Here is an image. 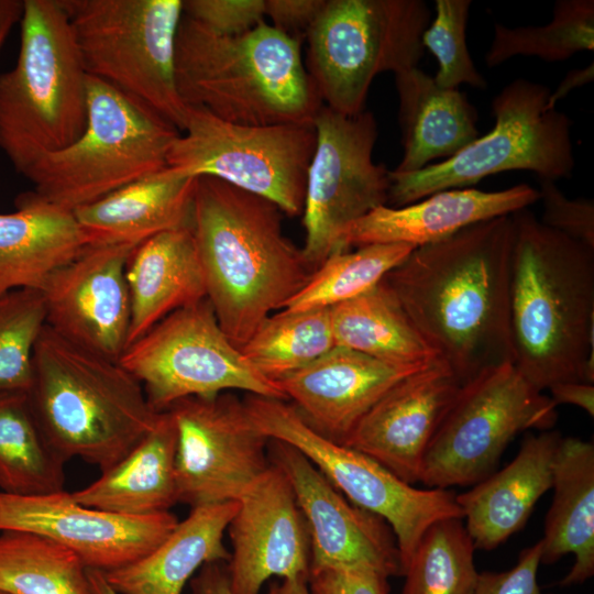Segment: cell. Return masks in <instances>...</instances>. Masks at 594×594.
Instances as JSON below:
<instances>
[{
    "mask_svg": "<svg viewBox=\"0 0 594 594\" xmlns=\"http://www.w3.org/2000/svg\"><path fill=\"white\" fill-rule=\"evenodd\" d=\"M512 215L418 246L382 280L462 384L514 364L510 330Z\"/></svg>",
    "mask_w": 594,
    "mask_h": 594,
    "instance_id": "6da1fadb",
    "label": "cell"
},
{
    "mask_svg": "<svg viewBox=\"0 0 594 594\" xmlns=\"http://www.w3.org/2000/svg\"><path fill=\"white\" fill-rule=\"evenodd\" d=\"M283 215L263 197L213 177H196L190 226L207 299L239 349L315 271L284 234Z\"/></svg>",
    "mask_w": 594,
    "mask_h": 594,
    "instance_id": "7a4b0ae2",
    "label": "cell"
},
{
    "mask_svg": "<svg viewBox=\"0 0 594 594\" xmlns=\"http://www.w3.org/2000/svg\"><path fill=\"white\" fill-rule=\"evenodd\" d=\"M510 330L514 365L537 391L594 383V249L512 213Z\"/></svg>",
    "mask_w": 594,
    "mask_h": 594,
    "instance_id": "3957f363",
    "label": "cell"
},
{
    "mask_svg": "<svg viewBox=\"0 0 594 594\" xmlns=\"http://www.w3.org/2000/svg\"><path fill=\"white\" fill-rule=\"evenodd\" d=\"M302 43L265 20L228 36L183 15L175 51L178 94L186 106L231 123L314 125L323 103Z\"/></svg>",
    "mask_w": 594,
    "mask_h": 594,
    "instance_id": "277c9868",
    "label": "cell"
},
{
    "mask_svg": "<svg viewBox=\"0 0 594 594\" xmlns=\"http://www.w3.org/2000/svg\"><path fill=\"white\" fill-rule=\"evenodd\" d=\"M28 398L53 448L66 461L79 458L101 472L125 457L160 415L119 360L70 342L47 326L34 348Z\"/></svg>",
    "mask_w": 594,
    "mask_h": 594,
    "instance_id": "5b68a950",
    "label": "cell"
},
{
    "mask_svg": "<svg viewBox=\"0 0 594 594\" xmlns=\"http://www.w3.org/2000/svg\"><path fill=\"white\" fill-rule=\"evenodd\" d=\"M15 66L0 74V151L24 175L87 123V76L61 0H24Z\"/></svg>",
    "mask_w": 594,
    "mask_h": 594,
    "instance_id": "8992f818",
    "label": "cell"
},
{
    "mask_svg": "<svg viewBox=\"0 0 594 594\" xmlns=\"http://www.w3.org/2000/svg\"><path fill=\"white\" fill-rule=\"evenodd\" d=\"M180 132L146 105L87 76V123L70 145L23 175L47 202L74 211L167 167Z\"/></svg>",
    "mask_w": 594,
    "mask_h": 594,
    "instance_id": "52a82bcc",
    "label": "cell"
},
{
    "mask_svg": "<svg viewBox=\"0 0 594 594\" xmlns=\"http://www.w3.org/2000/svg\"><path fill=\"white\" fill-rule=\"evenodd\" d=\"M549 87L524 78L507 84L492 100L494 128L454 156L417 172L389 170L387 206L402 207L438 191L469 188L483 178L529 170L557 180L573 175L572 121L548 106Z\"/></svg>",
    "mask_w": 594,
    "mask_h": 594,
    "instance_id": "ba28073f",
    "label": "cell"
},
{
    "mask_svg": "<svg viewBox=\"0 0 594 594\" xmlns=\"http://www.w3.org/2000/svg\"><path fill=\"white\" fill-rule=\"evenodd\" d=\"M430 19L422 0H326L304 41L322 103L345 116L363 112L378 74L418 67Z\"/></svg>",
    "mask_w": 594,
    "mask_h": 594,
    "instance_id": "9c48e42d",
    "label": "cell"
},
{
    "mask_svg": "<svg viewBox=\"0 0 594 594\" xmlns=\"http://www.w3.org/2000/svg\"><path fill=\"white\" fill-rule=\"evenodd\" d=\"M88 75L184 131L188 106L175 78L183 0H61Z\"/></svg>",
    "mask_w": 594,
    "mask_h": 594,
    "instance_id": "30bf717a",
    "label": "cell"
},
{
    "mask_svg": "<svg viewBox=\"0 0 594 594\" xmlns=\"http://www.w3.org/2000/svg\"><path fill=\"white\" fill-rule=\"evenodd\" d=\"M243 403L262 433L295 447L345 498L389 525L403 573L431 525L447 518L463 519L454 492L414 487L364 453L316 431L288 402L246 394Z\"/></svg>",
    "mask_w": 594,
    "mask_h": 594,
    "instance_id": "8fae6325",
    "label": "cell"
},
{
    "mask_svg": "<svg viewBox=\"0 0 594 594\" xmlns=\"http://www.w3.org/2000/svg\"><path fill=\"white\" fill-rule=\"evenodd\" d=\"M314 125H244L188 107L184 131L167 154V168L226 182L275 204L284 215L304 210Z\"/></svg>",
    "mask_w": 594,
    "mask_h": 594,
    "instance_id": "7c38bea8",
    "label": "cell"
},
{
    "mask_svg": "<svg viewBox=\"0 0 594 594\" xmlns=\"http://www.w3.org/2000/svg\"><path fill=\"white\" fill-rule=\"evenodd\" d=\"M556 407L513 363L482 372L462 385L437 429L419 482L444 490L479 483L494 472L519 432L552 428Z\"/></svg>",
    "mask_w": 594,
    "mask_h": 594,
    "instance_id": "4fadbf2b",
    "label": "cell"
},
{
    "mask_svg": "<svg viewBox=\"0 0 594 594\" xmlns=\"http://www.w3.org/2000/svg\"><path fill=\"white\" fill-rule=\"evenodd\" d=\"M119 362L157 413L187 397L233 391L288 402L227 337L207 298L165 317L129 344Z\"/></svg>",
    "mask_w": 594,
    "mask_h": 594,
    "instance_id": "5bb4252c",
    "label": "cell"
},
{
    "mask_svg": "<svg viewBox=\"0 0 594 594\" xmlns=\"http://www.w3.org/2000/svg\"><path fill=\"white\" fill-rule=\"evenodd\" d=\"M312 124L316 147L307 174L301 250L317 270L348 224L387 205L391 182L389 169L373 161L378 128L371 111L345 116L322 105Z\"/></svg>",
    "mask_w": 594,
    "mask_h": 594,
    "instance_id": "9a60e30c",
    "label": "cell"
},
{
    "mask_svg": "<svg viewBox=\"0 0 594 594\" xmlns=\"http://www.w3.org/2000/svg\"><path fill=\"white\" fill-rule=\"evenodd\" d=\"M166 410L177 429L178 503L193 508L238 501L270 468V439L233 392L187 397Z\"/></svg>",
    "mask_w": 594,
    "mask_h": 594,
    "instance_id": "2e32d148",
    "label": "cell"
},
{
    "mask_svg": "<svg viewBox=\"0 0 594 594\" xmlns=\"http://www.w3.org/2000/svg\"><path fill=\"white\" fill-rule=\"evenodd\" d=\"M270 463L288 480L310 540V570L364 568L403 575L389 525L345 498L295 447L270 439Z\"/></svg>",
    "mask_w": 594,
    "mask_h": 594,
    "instance_id": "e0dca14e",
    "label": "cell"
},
{
    "mask_svg": "<svg viewBox=\"0 0 594 594\" xmlns=\"http://www.w3.org/2000/svg\"><path fill=\"white\" fill-rule=\"evenodd\" d=\"M177 522L170 512L131 517L86 507L65 490L36 495L0 491V532L45 537L76 553L87 569L102 572L146 556Z\"/></svg>",
    "mask_w": 594,
    "mask_h": 594,
    "instance_id": "ac0fdd59",
    "label": "cell"
},
{
    "mask_svg": "<svg viewBox=\"0 0 594 594\" xmlns=\"http://www.w3.org/2000/svg\"><path fill=\"white\" fill-rule=\"evenodd\" d=\"M135 246L88 245L54 271L41 289L46 326L70 342L119 360L131 319L125 264Z\"/></svg>",
    "mask_w": 594,
    "mask_h": 594,
    "instance_id": "d6986e66",
    "label": "cell"
},
{
    "mask_svg": "<svg viewBox=\"0 0 594 594\" xmlns=\"http://www.w3.org/2000/svg\"><path fill=\"white\" fill-rule=\"evenodd\" d=\"M238 502L227 528L232 544L227 562L232 593L260 594L273 576L308 581L309 535L284 473L271 464Z\"/></svg>",
    "mask_w": 594,
    "mask_h": 594,
    "instance_id": "ffe728a7",
    "label": "cell"
},
{
    "mask_svg": "<svg viewBox=\"0 0 594 594\" xmlns=\"http://www.w3.org/2000/svg\"><path fill=\"white\" fill-rule=\"evenodd\" d=\"M462 385L451 369L437 359L389 388L343 444L414 485L420 480L428 446Z\"/></svg>",
    "mask_w": 594,
    "mask_h": 594,
    "instance_id": "44dd1931",
    "label": "cell"
},
{
    "mask_svg": "<svg viewBox=\"0 0 594 594\" xmlns=\"http://www.w3.org/2000/svg\"><path fill=\"white\" fill-rule=\"evenodd\" d=\"M427 365L391 364L334 346L277 384L310 427L343 444L362 417L389 388Z\"/></svg>",
    "mask_w": 594,
    "mask_h": 594,
    "instance_id": "7402d4cb",
    "label": "cell"
},
{
    "mask_svg": "<svg viewBox=\"0 0 594 594\" xmlns=\"http://www.w3.org/2000/svg\"><path fill=\"white\" fill-rule=\"evenodd\" d=\"M538 200V189L519 184L497 191L448 189L402 207L380 206L348 224L339 233L333 252L374 243L422 246L470 224L512 215Z\"/></svg>",
    "mask_w": 594,
    "mask_h": 594,
    "instance_id": "603a6c76",
    "label": "cell"
},
{
    "mask_svg": "<svg viewBox=\"0 0 594 594\" xmlns=\"http://www.w3.org/2000/svg\"><path fill=\"white\" fill-rule=\"evenodd\" d=\"M560 439L556 430L526 435L510 463L457 494L475 549L492 550L526 525L539 498L552 486Z\"/></svg>",
    "mask_w": 594,
    "mask_h": 594,
    "instance_id": "cb8c5ba5",
    "label": "cell"
},
{
    "mask_svg": "<svg viewBox=\"0 0 594 594\" xmlns=\"http://www.w3.org/2000/svg\"><path fill=\"white\" fill-rule=\"evenodd\" d=\"M196 177L167 167L73 211L88 245H138L189 226Z\"/></svg>",
    "mask_w": 594,
    "mask_h": 594,
    "instance_id": "d4e9b609",
    "label": "cell"
},
{
    "mask_svg": "<svg viewBox=\"0 0 594 594\" xmlns=\"http://www.w3.org/2000/svg\"><path fill=\"white\" fill-rule=\"evenodd\" d=\"M125 279L131 304L128 346L172 312L207 298L191 226L138 244L128 257Z\"/></svg>",
    "mask_w": 594,
    "mask_h": 594,
    "instance_id": "484cf974",
    "label": "cell"
},
{
    "mask_svg": "<svg viewBox=\"0 0 594 594\" xmlns=\"http://www.w3.org/2000/svg\"><path fill=\"white\" fill-rule=\"evenodd\" d=\"M15 207L0 213V295L41 290L54 271L88 246L72 211L33 190L18 196Z\"/></svg>",
    "mask_w": 594,
    "mask_h": 594,
    "instance_id": "4316f807",
    "label": "cell"
},
{
    "mask_svg": "<svg viewBox=\"0 0 594 594\" xmlns=\"http://www.w3.org/2000/svg\"><path fill=\"white\" fill-rule=\"evenodd\" d=\"M238 501L193 507L170 534L146 556L103 572L119 594H182L195 572L210 562H228L223 535Z\"/></svg>",
    "mask_w": 594,
    "mask_h": 594,
    "instance_id": "83f0119b",
    "label": "cell"
},
{
    "mask_svg": "<svg viewBox=\"0 0 594 594\" xmlns=\"http://www.w3.org/2000/svg\"><path fill=\"white\" fill-rule=\"evenodd\" d=\"M176 449L175 421L168 410L161 411L154 427L125 457L70 494L86 507L124 516L169 512L178 503Z\"/></svg>",
    "mask_w": 594,
    "mask_h": 594,
    "instance_id": "f1b7e54d",
    "label": "cell"
},
{
    "mask_svg": "<svg viewBox=\"0 0 594 594\" xmlns=\"http://www.w3.org/2000/svg\"><path fill=\"white\" fill-rule=\"evenodd\" d=\"M403 157L397 173L417 172L448 160L480 136L477 112L457 89L440 88L418 67L395 74Z\"/></svg>",
    "mask_w": 594,
    "mask_h": 594,
    "instance_id": "f546056e",
    "label": "cell"
},
{
    "mask_svg": "<svg viewBox=\"0 0 594 594\" xmlns=\"http://www.w3.org/2000/svg\"><path fill=\"white\" fill-rule=\"evenodd\" d=\"M552 504L540 539L541 563L573 553L575 562L560 584H581L594 574V444L561 437L552 468Z\"/></svg>",
    "mask_w": 594,
    "mask_h": 594,
    "instance_id": "4dcf8cb0",
    "label": "cell"
},
{
    "mask_svg": "<svg viewBox=\"0 0 594 594\" xmlns=\"http://www.w3.org/2000/svg\"><path fill=\"white\" fill-rule=\"evenodd\" d=\"M330 319L336 346L397 365H426L439 359L383 280L331 307Z\"/></svg>",
    "mask_w": 594,
    "mask_h": 594,
    "instance_id": "1f68e13d",
    "label": "cell"
},
{
    "mask_svg": "<svg viewBox=\"0 0 594 594\" xmlns=\"http://www.w3.org/2000/svg\"><path fill=\"white\" fill-rule=\"evenodd\" d=\"M65 463L43 433L28 394L0 395V491L15 495L63 491Z\"/></svg>",
    "mask_w": 594,
    "mask_h": 594,
    "instance_id": "d6a6232c",
    "label": "cell"
},
{
    "mask_svg": "<svg viewBox=\"0 0 594 594\" xmlns=\"http://www.w3.org/2000/svg\"><path fill=\"white\" fill-rule=\"evenodd\" d=\"M334 346L330 308L280 309L266 317L240 350L260 374L277 383Z\"/></svg>",
    "mask_w": 594,
    "mask_h": 594,
    "instance_id": "836d02e7",
    "label": "cell"
},
{
    "mask_svg": "<svg viewBox=\"0 0 594 594\" xmlns=\"http://www.w3.org/2000/svg\"><path fill=\"white\" fill-rule=\"evenodd\" d=\"M0 588L11 594H95L76 553L24 531L0 532Z\"/></svg>",
    "mask_w": 594,
    "mask_h": 594,
    "instance_id": "e575fe53",
    "label": "cell"
},
{
    "mask_svg": "<svg viewBox=\"0 0 594 594\" xmlns=\"http://www.w3.org/2000/svg\"><path fill=\"white\" fill-rule=\"evenodd\" d=\"M414 249L405 243H374L334 251L283 309L331 308L350 300L377 285Z\"/></svg>",
    "mask_w": 594,
    "mask_h": 594,
    "instance_id": "d590c367",
    "label": "cell"
},
{
    "mask_svg": "<svg viewBox=\"0 0 594 594\" xmlns=\"http://www.w3.org/2000/svg\"><path fill=\"white\" fill-rule=\"evenodd\" d=\"M593 50L594 1L557 0L552 20L546 25L507 28L494 23L493 40L484 59L493 68L517 55L561 62L578 52Z\"/></svg>",
    "mask_w": 594,
    "mask_h": 594,
    "instance_id": "8d00e7d4",
    "label": "cell"
},
{
    "mask_svg": "<svg viewBox=\"0 0 594 594\" xmlns=\"http://www.w3.org/2000/svg\"><path fill=\"white\" fill-rule=\"evenodd\" d=\"M462 520L442 519L426 530L404 570L402 594H474L475 547Z\"/></svg>",
    "mask_w": 594,
    "mask_h": 594,
    "instance_id": "74e56055",
    "label": "cell"
},
{
    "mask_svg": "<svg viewBox=\"0 0 594 594\" xmlns=\"http://www.w3.org/2000/svg\"><path fill=\"white\" fill-rule=\"evenodd\" d=\"M45 326L41 290L23 288L0 295V395L29 393L34 348Z\"/></svg>",
    "mask_w": 594,
    "mask_h": 594,
    "instance_id": "f35d334b",
    "label": "cell"
},
{
    "mask_svg": "<svg viewBox=\"0 0 594 594\" xmlns=\"http://www.w3.org/2000/svg\"><path fill=\"white\" fill-rule=\"evenodd\" d=\"M471 0H436V16L422 34V45L438 62L433 77L440 88L457 89L466 84L485 89L486 79L476 69L466 44Z\"/></svg>",
    "mask_w": 594,
    "mask_h": 594,
    "instance_id": "ab89813d",
    "label": "cell"
},
{
    "mask_svg": "<svg viewBox=\"0 0 594 594\" xmlns=\"http://www.w3.org/2000/svg\"><path fill=\"white\" fill-rule=\"evenodd\" d=\"M539 200L542 202L540 221L591 249H594V200L568 198L554 180L538 178Z\"/></svg>",
    "mask_w": 594,
    "mask_h": 594,
    "instance_id": "60d3db41",
    "label": "cell"
},
{
    "mask_svg": "<svg viewBox=\"0 0 594 594\" xmlns=\"http://www.w3.org/2000/svg\"><path fill=\"white\" fill-rule=\"evenodd\" d=\"M184 15L228 36L241 35L265 20L264 0H183Z\"/></svg>",
    "mask_w": 594,
    "mask_h": 594,
    "instance_id": "b9f144b4",
    "label": "cell"
},
{
    "mask_svg": "<svg viewBox=\"0 0 594 594\" xmlns=\"http://www.w3.org/2000/svg\"><path fill=\"white\" fill-rule=\"evenodd\" d=\"M541 551L539 540L520 552L514 568L479 573L474 594H541L537 580Z\"/></svg>",
    "mask_w": 594,
    "mask_h": 594,
    "instance_id": "7bdbcfd3",
    "label": "cell"
},
{
    "mask_svg": "<svg viewBox=\"0 0 594 594\" xmlns=\"http://www.w3.org/2000/svg\"><path fill=\"white\" fill-rule=\"evenodd\" d=\"M312 594H388V576L364 568H321L309 573Z\"/></svg>",
    "mask_w": 594,
    "mask_h": 594,
    "instance_id": "ee69618b",
    "label": "cell"
},
{
    "mask_svg": "<svg viewBox=\"0 0 594 594\" xmlns=\"http://www.w3.org/2000/svg\"><path fill=\"white\" fill-rule=\"evenodd\" d=\"M265 16L283 33L305 41L326 0H264Z\"/></svg>",
    "mask_w": 594,
    "mask_h": 594,
    "instance_id": "f6af8a7d",
    "label": "cell"
},
{
    "mask_svg": "<svg viewBox=\"0 0 594 594\" xmlns=\"http://www.w3.org/2000/svg\"><path fill=\"white\" fill-rule=\"evenodd\" d=\"M193 594H233L230 587L227 562L204 564L190 580Z\"/></svg>",
    "mask_w": 594,
    "mask_h": 594,
    "instance_id": "bcb514c9",
    "label": "cell"
},
{
    "mask_svg": "<svg viewBox=\"0 0 594 594\" xmlns=\"http://www.w3.org/2000/svg\"><path fill=\"white\" fill-rule=\"evenodd\" d=\"M550 398L558 406L573 405L594 416V385L586 382H563L552 385Z\"/></svg>",
    "mask_w": 594,
    "mask_h": 594,
    "instance_id": "7dc6e473",
    "label": "cell"
},
{
    "mask_svg": "<svg viewBox=\"0 0 594 594\" xmlns=\"http://www.w3.org/2000/svg\"><path fill=\"white\" fill-rule=\"evenodd\" d=\"M594 79V65L591 63L584 68L570 70L557 89L550 94L548 106L549 108H556L558 101L566 97L570 91L578 87H582L592 82Z\"/></svg>",
    "mask_w": 594,
    "mask_h": 594,
    "instance_id": "c3c4849f",
    "label": "cell"
},
{
    "mask_svg": "<svg viewBox=\"0 0 594 594\" xmlns=\"http://www.w3.org/2000/svg\"><path fill=\"white\" fill-rule=\"evenodd\" d=\"M24 10V0H0V48L11 29L20 23Z\"/></svg>",
    "mask_w": 594,
    "mask_h": 594,
    "instance_id": "681fc988",
    "label": "cell"
},
{
    "mask_svg": "<svg viewBox=\"0 0 594 594\" xmlns=\"http://www.w3.org/2000/svg\"><path fill=\"white\" fill-rule=\"evenodd\" d=\"M267 594H312L308 581L304 579H284L280 583L274 582Z\"/></svg>",
    "mask_w": 594,
    "mask_h": 594,
    "instance_id": "f907efd6",
    "label": "cell"
},
{
    "mask_svg": "<svg viewBox=\"0 0 594 594\" xmlns=\"http://www.w3.org/2000/svg\"><path fill=\"white\" fill-rule=\"evenodd\" d=\"M88 579L95 594H119L108 583L102 571L88 569Z\"/></svg>",
    "mask_w": 594,
    "mask_h": 594,
    "instance_id": "816d5d0a",
    "label": "cell"
},
{
    "mask_svg": "<svg viewBox=\"0 0 594 594\" xmlns=\"http://www.w3.org/2000/svg\"><path fill=\"white\" fill-rule=\"evenodd\" d=\"M0 594H11V593H9V592L3 591V590L0 588Z\"/></svg>",
    "mask_w": 594,
    "mask_h": 594,
    "instance_id": "f5cc1de1",
    "label": "cell"
}]
</instances>
